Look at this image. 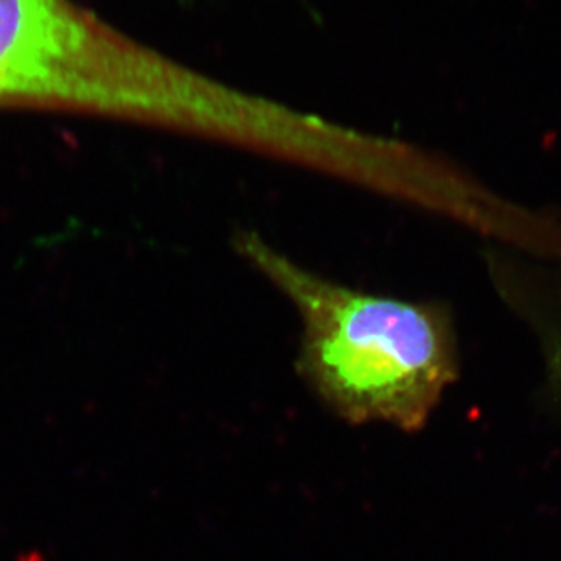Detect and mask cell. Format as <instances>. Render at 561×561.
<instances>
[{"label": "cell", "mask_w": 561, "mask_h": 561, "mask_svg": "<svg viewBox=\"0 0 561 561\" xmlns=\"http://www.w3.org/2000/svg\"><path fill=\"white\" fill-rule=\"evenodd\" d=\"M201 91L73 0H0V106L190 133Z\"/></svg>", "instance_id": "7a4b0ae2"}, {"label": "cell", "mask_w": 561, "mask_h": 561, "mask_svg": "<svg viewBox=\"0 0 561 561\" xmlns=\"http://www.w3.org/2000/svg\"><path fill=\"white\" fill-rule=\"evenodd\" d=\"M239 254L300 317L298 371L350 424L415 432L459 375L451 316L435 301H409L343 286L243 231Z\"/></svg>", "instance_id": "6da1fadb"}]
</instances>
